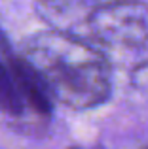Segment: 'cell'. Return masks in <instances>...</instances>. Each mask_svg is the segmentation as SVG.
<instances>
[{
	"label": "cell",
	"mask_w": 148,
	"mask_h": 149,
	"mask_svg": "<svg viewBox=\"0 0 148 149\" xmlns=\"http://www.w3.org/2000/svg\"><path fill=\"white\" fill-rule=\"evenodd\" d=\"M23 57L38 72L51 98L78 109L108 100L110 66L99 49L63 32H42L30 38Z\"/></svg>",
	"instance_id": "obj_1"
},
{
	"label": "cell",
	"mask_w": 148,
	"mask_h": 149,
	"mask_svg": "<svg viewBox=\"0 0 148 149\" xmlns=\"http://www.w3.org/2000/svg\"><path fill=\"white\" fill-rule=\"evenodd\" d=\"M70 149H80V147H70Z\"/></svg>",
	"instance_id": "obj_5"
},
{
	"label": "cell",
	"mask_w": 148,
	"mask_h": 149,
	"mask_svg": "<svg viewBox=\"0 0 148 149\" xmlns=\"http://www.w3.org/2000/svg\"><path fill=\"white\" fill-rule=\"evenodd\" d=\"M101 4H114V2H127V0H97Z\"/></svg>",
	"instance_id": "obj_4"
},
{
	"label": "cell",
	"mask_w": 148,
	"mask_h": 149,
	"mask_svg": "<svg viewBox=\"0 0 148 149\" xmlns=\"http://www.w3.org/2000/svg\"><path fill=\"white\" fill-rule=\"evenodd\" d=\"M10 57L11 49L0 32V111H8L15 115V113H21L23 109V96L17 89L13 74H11Z\"/></svg>",
	"instance_id": "obj_3"
},
{
	"label": "cell",
	"mask_w": 148,
	"mask_h": 149,
	"mask_svg": "<svg viewBox=\"0 0 148 149\" xmlns=\"http://www.w3.org/2000/svg\"><path fill=\"white\" fill-rule=\"evenodd\" d=\"M91 32L112 47H139L148 40V8L141 2L101 4L89 17Z\"/></svg>",
	"instance_id": "obj_2"
},
{
	"label": "cell",
	"mask_w": 148,
	"mask_h": 149,
	"mask_svg": "<svg viewBox=\"0 0 148 149\" xmlns=\"http://www.w3.org/2000/svg\"><path fill=\"white\" fill-rule=\"evenodd\" d=\"M144 149H148V146H146V147H144Z\"/></svg>",
	"instance_id": "obj_6"
}]
</instances>
